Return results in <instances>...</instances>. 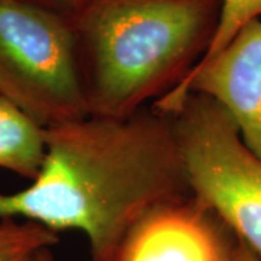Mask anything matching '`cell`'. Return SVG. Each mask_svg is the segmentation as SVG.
Instances as JSON below:
<instances>
[{"instance_id": "cell-1", "label": "cell", "mask_w": 261, "mask_h": 261, "mask_svg": "<svg viewBox=\"0 0 261 261\" xmlns=\"http://www.w3.org/2000/svg\"><path fill=\"white\" fill-rule=\"evenodd\" d=\"M190 193L173 116L149 106L45 128L39 173L27 189L0 195V219L79 231L97 257L149 211Z\"/></svg>"}, {"instance_id": "cell-2", "label": "cell", "mask_w": 261, "mask_h": 261, "mask_svg": "<svg viewBox=\"0 0 261 261\" xmlns=\"http://www.w3.org/2000/svg\"><path fill=\"white\" fill-rule=\"evenodd\" d=\"M221 0H86L73 23L89 115L128 118L173 92L212 39Z\"/></svg>"}, {"instance_id": "cell-3", "label": "cell", "mask_w": 261, "mask_h": 261, "mask_svg": "<svg viewBox=\"0 0 261 261\" xmlns=\"http://www.w3.org/2000/svg\"><path fill=\"white\" fill-rule=\"evenodd\" d=\"M0 96L42 128L89 115L74 27L28 0H0Z\"/></svg>"}, {"instance_id": "cell-4", "label": "cell", "mask_w": 261, "mask_h": 261, "mask_svg": "<svg viewBox=\"0 0 261 261\" xmlns=\"http://www.w3.org/2000/svg\"><path fill=\"white\" fill-rule=\"evenodd\" d=\"M171 116L190 192L261 258V159L232 118L203 94H187Z\"/></svg>"}, {"instance_id": "cell-5", "label": "cell", "mask_w": 261, "mask_h": 261, "mask_svg": "<svg viewBox=\"0 0 261 261\" xmlns=\"http://www.w3.org/2000/svg\"><path fill=\"white\" fill-rule=\"evenodd\" d=\"M190 93L218 103L232 118L245 145L261 159V19L248 22L222 49L200 60L151 108L171 116Z\"/></svg>"}, {"instance_id": "cell-6", "label": "cell", "mask_w": 261, "mask_h": 261, "mask_svg": "<svg viewBox=\"0 0 261 261\" xmlns=\"http://www.w3.org/2000/svg\"><path fill=\"white\" fill-rule=\"evenodd\" d=\"M237 237L193 193L140 218L90 261H232Z\"/></svg>"}, {"instance_id": "cell-7", "label": "cell", "mask_w": 261, "mask_h": 261, "mask_svg": "<svg viewBox=\"0 0 261 261\" xmlns=\"http://www.w3.org/2000/svg\"><path fill=\"white\" fill-rule=\"evenodd\" d=\"M45 157V128L0 96V168L34 178Z\"/></svg>"}, {"instance_id": "cell-8", "label": "cell", "mask_w": 261, "mask_h": 261, "mask_svg": "<svg viewBox=\"0 0 261 261\" xmlns=\"http://www.w3.org/2000/svg\"><path fill=\"white\" fill-rule=\"evenodd\" d=\"M58 233L32 221L0 219V261H45Z\"/></svg>"}, {"instance_id": "cell-9", "label": "cell", "mask_w": 261, "mask_h": 261, "mask_svg": "<svg viewBox=\"0 0 261 261\" xmlns=\"http://www.w3.org/2000/svg\"><path fill=\"white\" fill-rule=\"evenodd\" d=\"M261 19V0H221L219 18L209 47L200 60L209 58L231 41L248 22Z\"/></svg>"}, {"instance_id": "cell-10", "label": "cell", "mask_w": 261, "mask_h": 261, "mask_svg": "<svg viewBox=\"0 0 261 261\" xmlns=\"http://www.w3.org/2000/svg\"><path fill=\"white\" fill-rule=\"evenodd\" d=\"M232 261H261V258L252 250H250L245 244H243L241 241H237Z\"/></svg>"}, {"instance_id": "cell-11", "label": "cell", "mask_w": 261, "mask_h": 261, "mask_svg": "<svg viewBox=\"0 0 261 261\" xmlns=\"http://www.w3.org/2000/svg\"><path fill=\"white\" fill-rule=\"evenodd\" d=\"M32 3H38V5H42V6H47L48 3H63V2H82L83 5L86 0H28Z\"/></svg>"}, {"instance_id": "cell-12", "label": "cell", "mask_w": 261, "mask_h": 261, "mask_svg": "<svg viewBox=\"0 0 261 261\" xmlns=\"http://www.w3.org/2000/svg\"><path fill=\"white\" fill-rule=\"evenodd\" d=\"M45 261H56V258H54V255H53V252H51V254L48 255L47 260H45Z\"/></svg>"}]
</instances>
